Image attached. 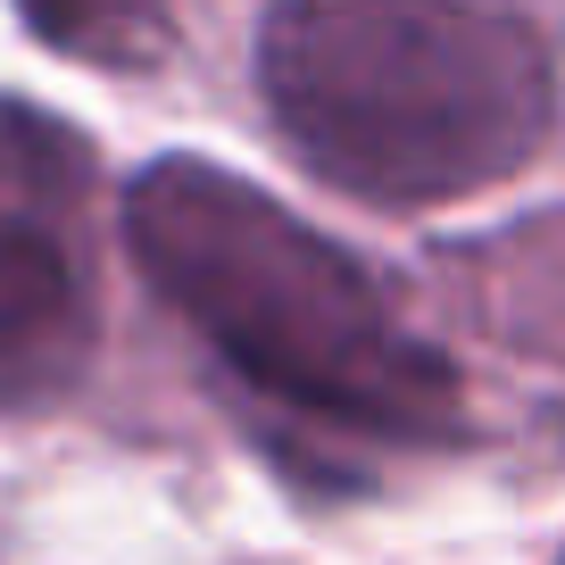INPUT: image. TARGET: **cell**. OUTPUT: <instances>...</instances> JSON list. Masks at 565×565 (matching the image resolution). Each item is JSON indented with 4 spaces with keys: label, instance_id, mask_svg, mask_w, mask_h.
<instances>
[{
    "label": "cell",
    "instance_id": "1",
    "mask_svg": "<svg viewBox=\"0 0 565 565\" xmlns=\"http://www.w3.org/2000/svg\"><path fill=\"white\" fill-rule=\"evenodd\" d=\"M125 249L141 282L258 399L350 441L441 449L466 383L407 308L308 216L216 159H159L125 183Z\"/></svg>",
    "mask_w": 565,
    "mask_h": 565
},
{
    "label": "cell",
    "instance_id": "2",
    "mask_svg": "<svg viewBox=\"0 0 565 565\" xmlns=\"http://www.w3.org/2000/svg\"><path fill=\"white\" fill-rule=\"evenodd\" d=\"M258 92L282 150L374 209H449L557 134V58L515 0H275Z\"/></svg>",
    "mask_w": 565,
    "mask_h": 565
},
{
    "label": "cell",
    "instance_id": "3",
    "mask_svg": "<svg viewBox=\"0 0 565 565\" xmlns=\"http://www.w3.org/2000/svg\"><path fill=\"white\" fill-rule=\"evenodd\" d=\"M100 175L92 141L34 100H0V407H51L100 341Z\"/></svg>",
    "mask_w": 565,
    "mask_h": 565
},
{
    "label": "cell",
    "instance_id": "4",
    "mask_svg": "<svg viewBox=\"0 0 565 565\" xmlns=\"http://www.w3.org/2000/svg\"><path fill=\"white\" fill-rule=\"evenodd\" d=\"M25 34L84 67H150L167 42V0H9Z\"/></svg>",
    "mask_w": 565,
    "mask_h": 565
}]
</instances>
